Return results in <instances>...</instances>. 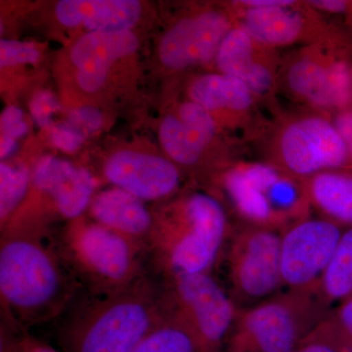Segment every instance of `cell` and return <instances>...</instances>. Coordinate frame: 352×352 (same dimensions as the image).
<instances>
[{
  "mask_svg": "<svg viewBox=\"0 0 352 352\" xmlns=\"http://www.w3.org/2000/svg\"><path fill=\"white\" fill-rule=\"evenodd\" d=\"M333 124L344 139L347 150L352 157V110L344 109L340 111L333 118Z\"/></svg>",
  "mask_w": 352,
  "mask_h": 352,
  "instance_id": "obj_34",
  "label": "cell"
},
{
  "mask_svg": "<svg viewBox=\"0 0 352 352\" xmlns=\"http://www.w3.org/2000/svg\"><path fill=\"white\" fill-rule=\"evenodd\" d=\"M311 208L324 219L342 227H352V173L332 170L303 182Z\"/></svg>",
  "mask_w": 352,
  "mask_h": 352,
  "instance_id": "obj_22",
  "label": "cell"
},
{
  "mask_svg": "<svg viewBox=\"0 0 352 352\" xmlns=\"http://www.w3.org/2000/svg\"><path fill=\"white\" fill-rule=\"evenodd\" d=\"M234 24L231 18L219 11L184 18L164 34L160 43V58L173 69L208 63L217 57Z\"/></svg>",
  "mask_w": 352,
  "mask_h": 352,
  "instance_id": "obj_12",
  "label": "cell"
},
{
  "mask_svg": "<svg viewBox=\"0 0 352 352\" xmlns=\"http://www.w3.org/2000/svg\"><path fill=\"white\" fill-rule=\"evenodd\" d=\"M38 58V50L31 43L8 39L0 41V66L2 68L18 64L36 63Z\"/></svg>",
  "mask_w": 352,
  "mask_h": 352,
  "instance_id": "obj_28",
  "label": "cell"
},
{
  "mask_svg": "<svg viewBox=\"0 0 352 352\" xmlns=\"http://www.w3.org/2000/svg\"><path fill=\"white\" fill-rule=\"evenodd\" d=\"M32 185L38 194L50 200L59 217L71 221L82 217L89 207L96 182L85 168L48 156L36 164Z\"/></svg>",
  "mask_w": 352,
  "mask_h": 352,
  "instance_id": "obj_16",
  "label": "cell"
},
{
  "mask_svg": "<svg viewBox=\"0 0 352 352\" xmlns=\"http://www.w3.org/2000/svg\"><path fill=\"white\" fill-rule=\"evenodd\" d=\"M317 298L326 309L352 298V227L342 233L322 277Z\"/></svg>",
  "mask_w": 352,
  "mask_h": 352,
  "instance_id": "obj_23",
  "label": "cell"
},
{
  "mask_svg": "<svg viewBox=\"0 0 352 352\" xmlns=\"http://www.w3.org/2000/svg\"><path fill=\"white\" fill-rule=\"evenodd\" d=\"M294 352H352L325 318L303 338Z\"/></svg>",
  "mask_w": 352,
  "mask_h": 352,
  "instance_id": "obj_26",
  "label": "cell"
},
{
  "mask_svg": "<svg viewBox=\"0 0 352 352\" xmlns=\"http://www.w3.org/2000/svg\"><path fill=\"white\" fill-rule=\"evenodd\" d=\"M344 228L324 217L300 220L282 232L281 272L289 292L317 296Z\"/></svg>",
  "mask_w": 352,
  "mask_h": 352,
  "instance_id": "obj_10",
  "label": "cell"
},
{
  "mask_svg": "<svg viewBox=\"0 0 352 352\" xmlns=\"http://www.w3.org/2000/svg\"><path fill=\"white\" fill-rule=\"evenodd\" d=\"M133 352H198L195 342L184 328L166 312L163 320Z\"/></svg>",
  "mask_w": 352,
  "mask_h": 352,
  "instance_id": "obj_25",
  "label": "cell"
},
{
  "mask_svg": "<svg viewBox=\"0 0 352 352\" xmlns=\"http://www.w3.org/2000/svg\"><path fill=\"white\" fill-rule=\"evenodd\" d=\"M294 0H241L234 2L233 6L242 8H266V7L289 6Z\"/></svg>",
  "mask_w": 352,
  "mask_h": 352,
  "instance_id": "obj_35",
  "label": "cell"
},
{
  "mask_svg": "<svg viewBox=\"0 0 352 352\" xmlns=\"http://www.w3.org/2000/svg\"><path fill=\"white\" fill-rule=\"evenodd\" d=\"M104 175L113 186L142 201L166 198L180 184L175 164L164 157L133 151H120L109 157Z\"/></svg>",
  "mask_w": 352,
  "mask_h": 352,
  "instance_id": "obj_14",
  "label": "cell"
},
{
  "mask_svg": "<svg viewBox=\"0 0 352 352\" xmlns=\"http://www.w3.org/2000/svg\"><path fill=\"white\" fill-rule=\"evenodd\" d=\"M236 7V6H235ZM307 4L266 8L236 7L237 22L248 34L264 46L275 50L292 44L321 43L320 21Z\"/></svg>",
  "mask_w": 352,
  "mask_h": 352,
  "instance_id": "obj_13",
  "label": "cell"
},
{
  "mask_svg": "<svg viewBox=\"0 0 352 352\" xmlns=\"http://www.w3.org/2000/svg\"><path fill=\"white\" fill-rule=\"evenodd\" d=\"M0 126L3 135L14 139L23 138L28 132L22 110L15 106H9L2 112Z\"/></svg>",
  "mask_w": 352,
  "mask_h": 352,
  "instance_id": "obj_33",
  "label": "cell"
},
{
  "mask_svg": "<svg viewBox=\"0 0 352 352\" xmlns=\"http://www.w3.org/2000/svg\"><path fill=\"white\" fill-rule=\"evenodd\" d=\"M138 47V39L129 30L88 32L71 50L72 61L78 68V85L85 91H96L105 82L111 64Z\"/></svg>",
  "mask_w": 352,
  "mask_h": 352,
  "instance_id": "obj_18",
  "label": "cell"
},
{
  "mask_svg": "<svg viewBox=\"0 0 352 352\" xmlns=\"http://www.w3.org/2000/svg\"><path fill=\"white\" fill-rule=\"evenodd\" d=\"M82 285L65 264L54 239L1 234L0 300L9 323L28 330L66 314Z\"/></svg>",
  "mask_w": 352,
  "mask_h": 352,
  "instance_id": "obj_1",
  "label": "cell"
},
{
  "mask_svg": "<svg viewBox=\"0 0 352 352\" xmlns=\"http://www.w3.org/2000/svg\"><path fill=\"white\" fill-rule=\"evenodd\" d=\"M85 136L68 124H60L51 132V141L58 149L67 153L76 151L82 146Z\"/></svg>",
  "mask_w": 352,
  "mask_h": 352,
  "instance_id": "obj_32",
  "label": "cell"
},
{
  "mask_svg": "<svg viewBox=\"0 0 352 352\" xmlns=\"http://www.w3.org/2000/svg\"><path fill=\"white\" fill-rule=\"evenodd\" d=\"M166 312L191 336L198 352H226L238 307L212 273L164 278Z\"/></svg>",
  "mask_w": 352,
  "mask_h": 352,
  "instance_id": "obj_7",
  "label": "cell"
},
{
  "mask_svg": "<svg viewBox=\"0 0 352 352\" xmlns=\"http://www.w3.org/2000/svg\"><path fill=\"white\" fill-rule=\"evenodd\" d=\"M55 12L66 27L83 24L90 32L126 31L138 23L141 6L134 0H62Z\"/></svg>",
  "mask_w": 352,
  "mask_h": 352,
  "instance_id": "obj_21",
  "label": "cell"
},
{
  "mask_svg": "<svg viewBox=\"0 0 352 352\" xmlns=\"http://www.w3.org/2000/svg\"><path fill=\"white\" fill-rule=\"evenodd\" d=\"M321 43L308 46L289 60L285 85L289 94L308 105L344 110L352 100L351 68L324 51Z\"/></svg>",
  "mask_w": 352,
  "mask_h": 352,
  "instance_id": "obj_11",
  "label": "cell"
},
{
  "mask_svg": "<svg viewBox=\"0 0 352 352\" xmlns=\"http://www.w3.org/2000/svg\"><path fill=\"white\" fill-rule=\"evenodd\" d=\"M217 132L214 116L195 102L187 101L164 118L160 140L173 161L191 166L200 161Z\"/></svg>",
  "mask_w": 352,
  "mask_h": 352,
  "instance_id": "obj_17",
  "label": "cell"
},
{
  "mask_svg": "<svg viewBox=\"0 0 352 352\" xmlns=\"http://www.w3.org/2000/svg\"><path fill=\"white\" fill-rule=\"evenodd\" d=\"M58 331L61 352H133L166 316L163 286L143 276L126 289L69 308Z\"/></svg>",
  "mask_w": 352,
  "mask_h": 352,
  "instance_id": "obj_2",
  "label": "cell"
},
{
  "mask_svg": "<svg viewBox=\"0 0 352 352\" xmlns=\"http://www.w3.org/2000/svg\"><path fill=\"white\" fill-rule=\"evenodd\" d=\"M228 237V219L219 200L192 192L153 217L147 254L164 278L212 273Z\"/></svg>",
  "mask_w": 352,
  "mask_h": 352,
  "instance_id": "obj_3",
  "label": "cell"
},
{
  "mask_svg": "<svg viewBox=\"0 0 352 352\" xmlns=\"http://www.w3.org/2000/svg\"><path fill=\"white\" fill-rule=\"evenodd\" d=\"M220 185L245 226L284 232L309 217L305 183L272 163H239L221 175Z\"/></svg>",
  "mask_w": 352,
  "mask_h": 352,
  "instance_id": "obj_5",
  "label": "cell"
},
{
  "mask_svg": "<svg viewBox=\"0 0 352 352\" xmlns=\"http://www.w3.org/2000/svg\"><path fill=\"white\" fill-rule=\"evenodd\" d=\"M88 210L92 221L147 250L153 214L138 197L113 187L94 196Z\"/></svg>",
  "mask_w": 352,
  "mask_h": 352,
  "instance_id": "obj_19",
  "label": "cell"
},
{
  "mask_svg": "<svg viewBox=\"0 0 352 352\" xmlns=\"http://www.w3.org/2000/svg\"><path fill=\"white\" fill-rule=\"evenodd\" d=\"M0 352H61L28 333L25 329L4 321L1 324Z\"/></svg>",
  "mask_w": 352,
  "mask_h": 352,
  "instance_id": "obj_27",
  "label": "cell"
},
{
  "mask_svg": "<svg viewBox=\"0 0 352 352\" xmlns=\"http://www.w3.org/2000/svg\"><path fill=\"white\" fill-rule=\"evenodd\" d=\"M273 50L235 23L220 45L215 63L220 74L239 78L256 98H268L277 85Z\"/></svg>",
  "mask_w": 352,
  "mask_h": 352,
  "instance_id": "obj_15",
  "label": "cell"
},
{
  "mask_svg": "<svg viewBox=\"0 0 352 352\" xmlns=\"http://www.w3.org/2000/svg\"><path fill=\"white\" fill-rule=\"evenodd\" d=\"M32 184V176L22 164H0V219L1 229L12 219L24 203Z\"/></svg>",
  "mask_w": 352,
  "mask_h": 352,
  "instance_id": "obj_24",
  "label": "cell"
},
{
  "mask_svg": "<svg viewBox=\"0 0 352 352\" xmlns=\"http://www.w3.org/2000/svg\"><path fill=\"white\" fill-rule=\"evenodd\" d=\"M59 109V102L50 92H41L32 99L31 103L32 118L41 127L50 126L52 116Z\"/></svg>",
  "mask_w": 352,
  "mask_h": 352,
  "instance_id": "obj_31",
  "label": "cell"
},
{
  "mask_svg": "<svg viewBox=\"0 0 352 352\" xmlns=\"http://www.w3.org/2000/svg\"><path fill=\"white\" fill-rule=\"evenodd\" d=\"M67 124L80 131L85 138L98 131L102 124V115L96 108L83 106L69 113Z\"/></svg>",
  "mask_w": 352,
  "mask_h": 352,
  "instance_id": "obj_30",
  "label": "cell"
},
{
  "mask_svg": "<svg viewBox=\"0 0 352 352\" xmlns=\"http://www.w3.org/2000/svg\"><path fill=\"white\" fill-rule=\"evenodd\" d=\"M273 164L296 179L346 168L351 154L333 122L308 113L285 122L275 140Z\"/></svg>",
  "mask_w": 352,
  "mask_h": 352,
  "instance_id": "obj_8",
  "label": "cell"
},
{
  "mask_svg": "<svg viewBox=\"0 0 352 352\" xmlns=\"http://www.w3.org/2000/svg\"><path fill=\"white\" fill-rule=\"evenodd\" d=\"M281 240L282 232L263 227L244 226L234 234L227 268L235 300L259 303L284 287Z\"/></svg>",
  "mask_w": 352,
  "mask_h": 352,
  "instance_id": "obj_9",
  "label": "cell"
},
{
  "mask_svg": "<svg viewBox=\"0 0 352 352\" xmlns=\"http://www.w3.org/2000/svg\"><path fill=\"white\" fill-rule=\"evenodd\" d=\"M325 309L317 296L289 291L238 308L226 352H294Z\"/></svg>",
  "mask_w": 352,
  "mask_h": 352,
  "instance_id": "obj_6",
  "label": "cell"
},
{
  "mask_svg": "<svg viewBox=\"0 0 352 352\" xmlns=\"http://www.w3.org/2000/svg\"><path fill=\"white\" fill-rule=\"evenodd\" d=\"M54 242L65 264L90 295L116 293L145 276L144 245L82 217L71 220Z\"/></svg>",
  "mask_w": 352,
  "mask_h": 352,
  "instance_id": "obj_4",
  "label": "cell"
},
{
  "mask_svg": "<svg viewBox=\"0 0 352 352\" xmlns=\"http://www.w3.org/2000/svg\"><path fill=\"white\" fill-rule=\"evenodd\" d=\"M16 148H17V143H16L15 139L6 135L1 136V143H0V156H1V159H6V157L12 155Z\"/></svg>",
  "mask_w": 352,
  "mask_h": 352,
  "instance_id": "obj_36",
  "label": "cell"
},
{
  "mask_svg": "<svg viewBox=\"0 0 352 352\" xmlns=\"http://www.w3.org/2000/svg\"><path fill=\"white\" fill-rule=\"evenodd\" d=\"M340 339L352 349V298L339 303L325 317Z\"/></svg>",
  "mask_w": 352,
  "mask_h": 352,
  "instance_id": "obj_29",
  "label": "cell"
},
{
  "mask_svg": "<svg viewBox=\"0 0 352 352\" xmlns=\"http://www.w3.org/2000/svg\"><path fill=\"white\" fill-rule=\"evenodd\" d=\"M189 96L212 115L228 113L240 129L249 124L256 113V98L249 87L239 78L223 74H208L195 78L190 85Z\"/></svg>",
  "mask_w": 352,
  "mask_h": 352,
  "instance_id": "obj_20",
  "label": "cell"
}]
</instances>
